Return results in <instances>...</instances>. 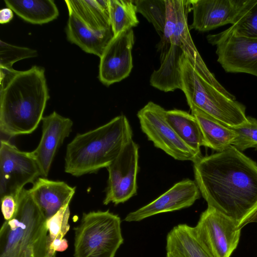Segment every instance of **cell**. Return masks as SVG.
<instances>
[{
	"label": "cell",
	"instance_id": "9",
	"mask_svg": "<svg viewBox=\"0 0 257 257\" xmlns=\"http://www.w3.org/2000/svg\"><path fill=\"white\" fill-rule=\"evenodd\" d=\"M40 176L39 168L31 152L19 150L15 145L1 140L0 146V195L17 197L27 184L33 183Z\"/></svg>",
	"mask_w": 257,
	"mask_h": 257
},
{
	"label": "cell",
	"instance_id": "6",
	"mask_svg": "<svg viewBox=\"0 0 257 257\" xmlns=\"http://www.w3.org/2000/svg\"><path fill=\"white\" fill-rule=\"evenodd\" d=\"M119 216L109 210L83 214L75 228V257H114L123 242Z\"/></svg>",
	"mask_w": 257,
	"mask_h": 257
},
{
	"label": "cell",
	"instance_id": "18",
	"mask_svg": "<svg viewBox=\"0 0 257 257\" xmlns=\"http://www.w3.org/2000/svg\"><path fill=\"white\" fill-rule=\"evenodd\" d=\"M66 34L68 40L71 43L76 45L86 53L99 58L114 36L111 28L93 30L72 14H69Z\"/></svg>",
	"mask_w": 257,
	"mask_h": 257
},
{
	"label": "cell",
	"instance_id": "27",
	"mask_svg": "<svg viewBox=\"0 0 257 257\" xmlns=\"http://www.w3.org/2000/svg\"><path fill=\"white\" fill-rule=\"evenodd\" d=\"M134 3L137 12L151 23L161 37L166 17V0H137Z\"/></svg>",
	"mask_w": 257,
	"mask_h": 257
},
{
	"label": "cell",
	"instance_id": "8",
	"mask_svg": "<svg viewBox=\"0 0 257 257\" xmlns=\"http://www.w3.org/2000/svg\"><path fill=\"white\" fill-rule=\"evenodd\" d=\"M216 47L217 61L229 73H245L257 77V39L236 35L230 27L206 37Z\"/></svg>",
	"mask_w": 257,
	"mask_h": 257
},
{
	"label": "cell",
	"instance_id": "30",
	"mask_svg": "<svg viewBox=\"0 0 257 257\" xmlns=\"http://www.w3.org/2000/svg\"><path fill=\"white\" fill-rule=\"evenodd\" d=\"M70 203L63 206L56 214L46 220L48 230V242L62 239L69 231L70 225Z\"/></svg>",
	"mask_w": 257,
	"mask_h": 257
},
{
	"label": "cell",
	"instance_id": "22",
	"mask_svg": "<svg viewBox=\"0 0 257 257\" xmlns=\"http://www.w3.org/2000/svg\"><path fill=\"white\" fill-rule=\"evenodd\" d=\"M188 105L191 114L197 120L205 142L206 147L221 152L231 145L237 135L230 127L206 113L192 104Z\"/></svg>",
	"mask_w": 257,
	"mask_h": 257
},
{
	"label": "cell",
	"instance_id": "5",
	"mask_svg": "<svg viewBox=\"0 0 257 257\" xmlns=\"http://www.w3.org/2000/svg\"><path fill=\"white\" fill-rule=\"evenodd\" d=\"M14 216L0 230V257H47L49 253L46 218L24 188L17 196Z\"/></svg>",
	"mask_w": 257,
	"mask_h": 257
},
{
	"label": "cell",
	"instance_id": "1",
	"mask_svg": "<svg viewBox=\"0 0 257 257\" xmlns=\"http://www.w3.org/2000/svg\"><path fill=\"white\" fill-rule=\"evenodd\" d=\"M195 181L207 203L241 229L257 222V164L232 145L193 163Z\"/></svg>",
	"mask_w": 257,
	"mask_h": 257
},
{
	"label": "cell",
	"instance_id": "7",
	"mask_svg": "<svg viewBox=\"0 0 257 257\" xmlns=\"http://www.w3.org/2000/svg\"><path fill=\"white\" fill-rule=\"evenodd\" d=\"M166 110L149 101L137 113L142 132L154 145L174 159L194 163L202 157L179 137L166 119Z\"/></svg>",
	"mask_w": 257,
	"mask_h": 257
},
{
	"label": "cell",
	"instance_id": "31",
	"mask_svg": "<svg viewBox=\"0 0 257 257\" xmlns=\"http://www.w3.org/2000/svg\"><path fill=\"white\" fill-rule=\"evenodd\" d=\"M2 212L5 221L10 220L14 215L17 207V197L12 195L1 198Z\"/></svg>",
	"mask_w": 257,
	"mask_h": 257
},
{
	"label": "cell",
	"instance_id": "11",
	"mask_svg": "<svg viewBox=\"0 0 257 257\" xmlns=\"http://www.w3.org/2000/svg\"><path fill=\"white\" fill-rule=\"evenodd\" d=\"M194 228L214 257H230L241 230L234 220L210 206L202 212Z\"/></svg>",
	"mask_w": 257,
	"mask_h": 257
},
{
	"label": "cell",
	"instance_id": "16",
	"mask_svg": "<svg viewBox=\"0 0 257 257\" xmlns=\"http://www.w3.org/2000/svg\"><path fill=\"white\" fill-rule=\"evenodd\" d=\"M243 0H190L193 21L190 29L204 32L234 24Z\"/></svg>",
	"mask_w": 257,
	"mask_h": 257
},
{
	"label": "cell",
	"instance_id": "28",
	"mask_svg": "<svg viewBox=\"0 0 257 257\" xmlns=\"http://www.w3.org/2000/svg\"><path fill=\"white\" fill-rule=\"evenodd\" d=\"M37 52L27 47L15 46L0 41V68L13 69V64L20 60L37 57Z\"/></svg>",
	"mask_w": 257,
	"mask_h": 257
},
{
	"label": "cell",
	"instance_id": "26",
	"mask_svg": "<svg viewBox=\"0 0 257 257\" xmlns=\"http://www.w3.org/2000/svg\"><path fill=\"white\" fill-rule=\"evenodd\" d=\"M230 27L238 36L257 39V0L243 1Z\"/></svg>",
	"mask_w": 257,
	"mask_h": 257
},
{
	"label": "cell",
	"instance_id": "14",
	"mask_svg": "<svg viewBox=\"0 0 257 257\" xmlns=\"http://www.w3.org/2000/svg\"><path fill=\"white\" fill-rule=\"evenodd\" d=\"M42 133L37 148L31 154L40 171L41 177H47L56 154L73 126L72 120L56 111L43 117Z\"/></svg>",
	"mask_w": 257,
	"mask_h": 257
},
{
	"label": "cell",
	"instance_id": "13",
	"mask_svg": "<svg viewBox=\"0 0 257 257\" xmlns=\"http://www.w3.org/2000/svg\"><path fill=\"white\" fill-rule=\"evenodd\" d=\"M135 43L133 29L114 36L100 57L98 78L104 85L128 77L133 67L132 49Z\"/></svg>",
	"mask_w": 257,
	"mask_h": 257
},
{
	"label": "cell",
	"instance_id": "4",
	"mask_svg": "<svg viewBox=\"0 0 257 257\" xmlns=\"http://www.w3.org/2000/svg\"><path fill=\"white\" fill-rule=\"evenodd\" d=\"M180 66L181 90L188 104L194 105L230 127L247 121L245 106L217 81L205 63L193 66L183 53Z\"/></svg>",
	"mask_w": 257,
	"mask_h": 257
},
{
	"label": "cell",
	"instance_id": "23",
	"mask_svg": "<svg viewBox=\"0 0 257 257\" xmlns=\"http://www.w3.org/2000/svg\"><path fill=\"white\" fill-rule=\"evenodd\" d=\"M166 119L176 133L188 147L201 154L200 147L206 146L199 124L192 114L174 109L166 110Z\"/></svg>",
	"mask_w": 257,
	"mask_h": 257
},
{
	"label": "cell",
	"instance_id": "10",
	"mask_svg": "<svg viewBox=\"0 0 257 257\" xmlns=\"http://www.w3.org/2000/svg\"><path fill=\"white\" fill-rule=\"evenodd\" d=\"M139 146L133 139L107 168L108 172L104 205L123 203L137 194Z\"/></svg>",
	"mask_w": 257,
	"mask_h": 257
},
{
	"label": "cell",
	"instance_id": "33",
	"mask_svg": "<svg viewBox=\"0 0 257 257\" xmlns=\"http://www.w3.org/2000/svg\"><path fill=\"white\" fill-rule=\"evenodd\" d=\"M13 11L9 8H3L0 11V23L4 24L10 22L14 17Z\"/></svg>",
	"mask_w": 257,
	"mask_h": 257
},
{
	"label": "cell",
	"instance_id": "35",
	"mask_svg": "<svg viewBox=\"0 0 257 257\" xmlns=\"http://www.w3.org/2000/svg\"><path fill=\"white\" fill-rule=\"evenodd\" d=\"M166 257H176L174 255H173V254L170 253H168V252H166Z\"/></svg>",
	"mask_w": 257,
	"mask_h": 257
},
{
	"label": "cell",
	"instance_id": "24",
	"mask_svg": "<svg viewBox=\"0 0 257 257\" xmlns=\"http://www.w3.org/2000/svg\"><path fill=\"white\" fill-rule=\"evenodd\" d=\"M6 6L24 21L42 25L56 19L58 9L52 0H5Z\"/></svg>",
	"mask_w": 257,
	"mask_h": 257
},
{
	"label": "cell",
	"instance_id": "20",
	"mask_svg": "<svg viewBox=\"0 0 257 257\" xmlns=\"http://www.w3.org/2000/svg\"><path fill=\"white\" fill-rule=\"evenodd\" d=\"M184 53L178 46L171 44L160 58L161 65L152 73L150 83L152 86L165 92L182 90V81L180 61Z\"/></svg>",
	"mask_w": 257,
	"mask_h": 257
},
{
	"label": "cell",
	"instance_id": "21",
	"mask_svg": "<svg viewBox=\"0 0 257 257\" xmlns=\"http://www.w3.org/2000/svg\"><path fill=\"white\" fill-rule=\"evenodd\" d=\"M69 14H72L93 30L111 28L109 0H65Z\"/></svg>",
	"mask_w": 257,
	"mask_h": 257
},
{
	"label": "cell",
	"instance_id": "15",
	"mask_svg": "<svg viewBox=\"0 0 257 257\" xmlns=\"http://www.w3.org/2000/svg\"><path fill=\"white\" fill-rule=\"evenodd\" d=\"M200 194L195 181L189 179L183 180L174 184L152 202L129 213L124 221H140L158 214L189 207L200 198Z\"/></svg>",
	"mask_w": 257,
	"mask_h": 257
},
{
	"label": "cell",
	"instance_id": "2",
	"mask_svg": "<svg viewBox=\"0 0 257 257\" xmlns=\"http://www.w3.org/2000/svg\"><path fill=\"white\" fill-rule=\"evenodd\" d=\"M0 131L10 137L33 133L42 121L49 94L43 68H0Z\"/></svg>",
	"mask_w": 257,
	"mask_h": 257
},
{
	"label": "cell",
	"instance_id": "29",
	"mask_svg": "<svg viewBox=\"0 0 257 257\" xmlns=\"http://www.w3.org/2000/svg\"><path fill=\"white\" fill-rule=\"evenodd\" d=\"M247 121L242 125L231 127L237 135L231 145L240 151L257 148V120L251 117H247Z\"/></svg>",
	"mask_w": 257,
	"mask_h": 257
},
{
	"label": "cell",
	"instance_id": "17",
	"mask_svg": "<svg viewBox=\"0 0 257 257\" xmlns=\"http://www.w3.org/2000/svg\"><path fill=\"white\" fill-rule=\"evenodd\" d=\"M75 190V187L70 186L65 182L40 177L33 183L29 191L48 219L70 202Z\"/></svg>",
	"mask_w": 257,
	"mask_h": 257
},
{
	"label": "cell",
	"instance_id": "3",
	"mask_svg": "<svg viewBox=\"0 0 257 257\" xmlns=\"http://www.w3.org/2000/svg\"><path fill=\"white\" fill-rule=\"evenodd\" d=\"M132 138V127L123 114L95 129L78 134L67 146L64 171L79 177L106 168Z\"/></svg>",
	"mask_w": 257,
	"mask_h": 257
},
{
	"label": "cell",
	"instance_id": "25",
	"mask_svg": "<svg viewBox=\"0 0 257 257\" xmlns=\"http://www.w3.org/2000/svg\"><path fill=\"white\" fill-rule=\"evenodd\" d=\"M137 13L134 1L109 0V19L114 36L138 25Z\"/></svg>",
	"mask_w": 257,
	"mask_h": 257
},
{
	"label": "cell",
	"instance_id": "19",
	"mask_svg": "<svg viewBox=\"0 0 257 257\" xmlns=\"http://www.w3.org/2000/svg\"><path fill=\"white\" fill-rule=\"evenodd\" d=\"M166 248L176 257H214L194 227L186 224H178L168 232Z\"/></svg>",
	"mask_w": 257,
	"mask_h": 257
},
{
	"label": "cell",
	"instance_id": "32",
	"mask_svg": "<svg viewBox=\"0 0 257 257\" xmlns=\"http://www.w3.org/2000/svg\"><path fill=\"white\" fill-rule=\"evenodd\" d=\"M68 247V241L65 238L55 240L48 242L49 250L56 253V251H63Z\"/></svg>",
	"mask_w": 257,
	"mask_h": 257
},
{
	"label": "cell",
	"instance_id": "12",
	"mask_svg": "<svg viewBox=\"0 0 257 257\" xmlns=\"http://www.w3.org/2000/svg\"><path fill=\"white\" fill-rule=\"evenodd\" d=\"M166 17L164 29L158 50L161 57L171 44L179 46L192 65L203 59L193 41L188 24V16L192 11L190 0H166Z\"/></svg>",
	"mask_w": 257,
	"mask_h": 257
},
{
	"label": "cell",
	"instance_id": "34",
	"mask_svg": "<svg viewBox=\"0 0 257 257\" xmlns=\"http://www.w3.org/2000/svg\"><path fill=\"white\" fill-rule=\"evenodd\" d=\"M56 253L52 252L49 250V253L47 257H55Z\"/></svg>",
	"mask_w": 257,
	"mask_h": 257
}]
</instances>
